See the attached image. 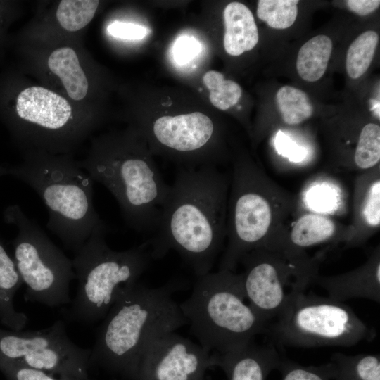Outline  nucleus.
Instances as JSON below:
<instances>
[{
  "label": "nucleus",
  "mask_w": 380,
  "mask_h": 380,
  "mask_svg": "<svg viewBox=\"0 0 380 380\" xmlns=\"http://www.w3.org/2000/svg\"><path fill=\"white\" fill-rule=\"evenodd\" d=\"M230 177L213 165L176 173L159 225L148 240L153 260L175 251L197 277L210 272L227 239Z\"/></svg>",
  "instance_id": "1"
},
{
  "label": "nucleus",
  "mask_w": 380,
  "mask_h": 380,
  "mask_svg": "<svg viewBox=\"0 0 380 380\" xmlns=\"http://www.w3.org/2000/svg\"><path fill=\"white\" fill-rule=\"evenodd\" d=\"M183 287L179 281L157 288L137 282L104 317L91 349L90 365L136 380L147 345L157 336L188 324L172 298V294Z\"/></svg>",
  "instance_id": "2"
},
{
  "label": "nucleus",
  "mask_w": 380,
  "mask_h": 380,
  "mask_svg": "<svg viewBox=\"0 0 380 380\" xmlns=\"http://www.w3.org/2000/svg\"><path fill=\"white\" fill-rule=\"evenodd\" d=\"M139 144L129 134L95 137L77 163L112 194L132 229L154 233L171 186Z\"/></svg>",
  "instance_id": "3"
},
{
  "label": "nucleus",
  "mask_w": 380,
  "mask_h": 380,
  "mask_svg": "<svg viewBox=\"0 0 380 380\" xmlns=\"http://www.w3.org/2000/svg\"><path fill=\"white\" fill-rule=\"evenodd\" d=\"M9 175L32 187L45 204L48 229L68 248L77 251L99 230H108L96 213L93 180L72 153L24 151L23 161Z\"/></svg>",
  "instance_id": "4"
},
{
  "label": "nucleus",
  "mask_w": 380,
  "mask_h": 380,
  "mask_svg": "<svg viewBox=\"0 0 380 380\" xmlns=\"http://www.w3.org/2000/svg\"><path fill=\"white\" fill-rule=\"evenodd\" d=\"M296 198L247 160L234 165L227 201V243L218 270L234 272L243 255L267 246L288 227Z\"/></svg>",
  "instance_id": "5"
},
{
  "label": "nucleus",
  "mask_w": 380,
  "mask_h": 380,
  "mask_svg": "<svg viewBox=\"0 0 380 380\" xmlns=\"http://www.w3.org/2000/svg\"><path fill=\"white\" fill-rule=\"evenodd\" d=\"M12 85L6 117L24 151L72 153L99 123V115L82 108L25 75Z\"/></svg>",
  "instance_id": "6"
},
{
  "label": "nucleus",
  "mask_w": 380,
  "mask_h": 380,
  "mask_svg": "<svg viewBox=\"0 0 380 380\" xmlns=\"http://www.w3.org/2000/svg\"><path fill=\"white\" fill-rule=\"evenodd\" d=\"M245 300L241 274L218 270L197 277L191 295L179 307L200 345L222 355L266 333L267 324Z\"/></svg>",
  "instance_id": "7"
},
{
  "label": "nucleus",
  "mask_w": 380,
  "mask_h": 380,
  "mask_svg": "<svg viewBox=\"0 0 380 380\" xmlns=\"http://www.w3.org/2000/svg\"><path fill=\"white\" fill-rule=\"evenodd\" d=\"M108 231L94 232L75 252L72 260L78 286L65 315L68 321L91 324L103 319L153 260L148 240L125 251H114L105 239Z\"/></svg>",
  "instance_id": "8"
},
{
  "label": "nucleus",
  "mask_w": 380,
  "mask_h": 380,
  "mask_svg": "<svg viewBox=\"0 0 380 380\" xmlns=\"http://www.w3.org/2000/svg\"><path fill=\"white\" fill-rule=\"evenodd\" d=\"M281 234L267 246L242 256L239 263L242 286L248 305L269 324L279 317L292 299L312 283L324 255L309 256L289 248Z\"/></svg>",
  "instance_id": "9"
},
{
  "label": "nucleus",
  "mask_w": 380,
  "mask_h": 380,
  "mask_svg": "<svg viewBox=\"0 0 380 380\" xmlns=\"http://www.w3.org/2000/svg\"><path fill=\"white\" fill-rule=\"evenodd\" d=\"M305 292L296 296L267 324L265 335L275 345L348 347L375 338V330L343 303Z\"/></svg>",
  "instance_id": "10"
},
{
  "label": "nucleus",
  "mask_w": 380,
  "mask_h": 380,
  "mask_svg": "<svg viewBox=\"0 0 380 380\" xmlns=\"http://www.w3.org/2000/svg\"><path fill=\"white\" fill-rule=\"evenodd\" d=\"M4 219L18 229L12 241L13 260L26 286L25 300L51 308L70 303V284L76 279L72 260L19 205L8 206Z\"/></svg>",
  "instance_id": "11"
},
{
  "label": "nucleus",
  "mask_w": 380,
  "mask_h": 380,
  "mask_svg": "<svg viewBox=\"0 0 380 380\" xmlns=\"http://www.w3.org/2000/svg\"><path fill=\"white\" fill-rule=\"evenodd\" d=\"M25 72L75 105L98 113L99 75L83 40L21 42Z\"/></svg>",
  "instance_id": "12"
},
{
  "label": "nucleus",
  "mask_w": 380,
  "mask_h": 380,
  "mask_svg": "<svg viewBox=\"0 0 380 380\" xmlns=\"http://www.w3.org/2000/svg\"><path fill=\"white\" fill-rule=\"evenodd\" d=\"M90 348L75 343L63 320L34 331L0 329V355L19 365L58 376L90 380Z\"/></svg>",
  "instance_id": "13"
},
{
  "label": "nucleus",
  "mask_w": 380,
  "mask_h": 380,
  "mask_svg": "<svg viewBox=\"0 0 380 380\" xmlns=\"http://www.w3.org/2000/svg\"><path fill=\"white\" fill-rule=\"evenodd\" d=\"M218 355L174 331L152 340L144 350L136 380H203L217 367Z\"/></svg>",
  "instance_id": "14"
},
{
  "label": "nucleus",
  "mask_w": 380,
  "mask_h": 380,
  "mask_svg": "<svg viewBox=\"0 0 380 380\" xmlns=\"http://www.w3.org/2000/svg\"><path fill=\"white\" fill-rule=\"evenodd\" d=\"M98 0L38 2L34 17L23 31L21 42L48 39L83 40L96 15Z\"/></svg>",
  "instance_id": "15"
},
{
  "label": "nucleus",
  "mask_w": 380,
  "mask_h": 380,
  "mask_svg": "<svg viewBox=\"0 0 380 380\" xmlns=\"http://www.w3.org/2000/svg\"><path fill=\"white\" fill-rule=\"evenodd\" d=\"M156 143L161 148L184 158L189 163H198L197 157L213 139V120L201 112L177 115H165L157 118L151 128Z\"/></svg>",
  "instance_id": "16"
},
{
  "label": "nucleus",
  "mask_w": 380,
  "mask_h": 380,
  "mask_svg": "<svg viewBox=\"0 0 380 380\" xmlns=\"http://www.w3.org/2000/svg\"><path fill=\"white\" fill-rule=\"evenodd\" d=\"M379 166L359 172L355 177L352 222L341 241L346 248L362 246L379 230Z\"/></svg>",
  "instance_id": "17"
},
{
  "label": "nucleus",
  "mask_w": 380,
  "mask_h": 380,
  "mask_svg": "<svg viewBox=\"0 0 380 380\" xmlns=\"http://www.w3.org/2000/svg\"><path fill=\"white\" fill-rule=\"evenodd\" d=\"M312 284L324 289L329 298L341 302L365 298L380 302V248L371 253L367 261L350 271L331 276L315 277Z\"/></svg>",
  "instance_id": "18"
},
{
  "label": "nucleus",
  "mask_w": 380,
  "mask_h": 380,
  "mask_svg": "<svg viewBox=\"0 0 380 380\" xmlns=\"http://www.w3.org/2000/svg\"><path fill=\"white\" fill-rule=\"evenodd\" d=\"M274 343L258 345L253 341L218 355V365L228 380H266L269 374L278 369L281 360Z\"/></svg>",
  "instance_id": "19"
},
{
  "label": "nucleus",
  "mask_w": 380,
  "mask_h": 380,
  "mask_svg": "<svg viewBox=\"0 0 380 380\" xmlns=\"http://www.w3.org/2000/svg\"><path fill=\"white\" fill-rule=\"evenodd\" d=\"M346 227L327 215L305 213L287 229L284 243L291 250L305 252L319 244L341 243Z\"/></svg>",
  "instance_id": "20"
},
{
  "label": "nucleus",
  "mask_w": 380,
  "mask_h": 380,
  "mask_svg": "<svg viewBox=\"0 0 380 380\" xmlns=\"http://www.w3.org/2000/svg\"><path fill=\"white\" fill-rule=\"evenodd\" d=\"M223 17V44L226 52L238 56L252 50L258 42L259 35L251 10L242 3L231 2L224 8Z\"/></svg>",
  "instance_id": "21"
},
{
  "label": "nucleus",
  "mask_w": 380,
  "mask_h": 380,
  "mask_svg": "<svg viewBox=\"0 0 380 380\" xmlns=\"http://www.w3.org/2000/svg\"><path fill=\"white\" fill-rule=\"evenodd\" d=\"M22 284L14 260L0 239V322L14 331L23 330L28 321L26 314L17 311L14 305Z\"/></svg>",
  "instance_id": "22"
},
{
  "label": "nucleus",
  "mask_w": 380,
  "mask_h": 380,
  "mask_svg": "<svg viewBox=\"0 0 380 380\" xmlns=\"http://www.w3.org/2000/svg\"><path fill=\"white\" fill-rule=\"evenodd\" d=\"M322 366L331 380H380L378 354L348 355L335 353Z\"/></svg>",
  "instance_id": "23"
},
{
  "label": "nucleus",
  "mask_w": 380,
  "mask_h": 380,
  "mask_svg": "<svg viewBox=\"0 0 380 380\" xmlns=\"http://www.w3.org/2000/svg\"><path fill=\"white\" fill-rule=\"evenodd\" d=\"M331 39L324 34L317 35L300 49L296 69L299 76L305 81L315 82L324 74L332 51Z\"/></svg>",
  "instance_id": "24"
},
{
  "label": "nucleus",
  "mask_w": 380,
  "mask_h": 380,
  "mask_svg": "<svg viewBox=\"0 0 380 380\" xmlns=\"http://www.w3.org/2000/svg\"><path fill=\"white\" fill-rule=\"evenodd\" d=\"M276 101L284 122L296 125L311 117L313 107L308 95L294 87L284 86L277 92Z\"/></svg>",
  "instance_id": "25"
},
{
  "label": "nucleus",
  "mask_w": 380,
  "mask_h": 380,
  "mask_svg": "<svg viewBox=\"0 0 380 380\" xmlns=\"http://www.w3.org/2000/svg\"><path fill=\"white\" fill-rule=\"evenodd\" d=\"M379 42L377 33L367 30L359 35L350 45L346 60V71L352 79H357L368 70Z\"/></svg>",
  "instance_id": "26"
},
{
  "label": "nucleus",
  "mask_w": 380,
  "mask_h": 380,
  "mask_svg": "<svg viewBox=\"0 0 380 380\" xmlns=\"http://www.w3.org/2000/svg\"><path fill=\"white\" fill-rule=\"evenodd\" d=\"M380 162V127L369 122L361 129L354 156V169L359 172L370 170Z\"/></svg>",
  "instance_id": "27"
},
{
  "label": "nucleus",
  "mask_w": 380,
  "mask_h": 380,
  "mask_svg": "<svg viewBox=\"0 0 380 380\" xmlns=\"http://www.w3.org/2000/svg\"><path fill=\"white\" fill-rule=\"evenodd\" d=\"M203 82L209 90L211 103L220 110H225L234 106L241 96L242 90L239 84L233 80H226L220 72L208 71L203 77Z\"/></svg>",
  "instance_id": "28"
},
{
  "label": "nucleus",
  "mask_w": 380,
  "mask_h": 380,
  "mask_svg": "<svg viewBox=\"0 0 380 380\" xmlns=\"http://www.w3.org/2000/svg\"><path fill=\"white\" fill-rule=\"evenodd\" d=\"M298 3V0H260L257 15L272 28L286 29L297 18Z\"/></svg>",
  "instance_id": "29"
},
{
  "label": "nucleus",
  "mask_w": 380,
  "mask_h": 380,
  "mask_svg": "<svg viewBox=\"0 0 380 380\" xmlns=\"http://www.w3.org/2000/svg\"><path fill=\"white\" fill-rule=\"evenodd\" d=\"M0 371L6 380H83L71 376H58L41 369L25 367L1 355Z\"/></svg>",
  "instance_id": "30"
},
{
  "label": "nucleus",
  "mask_w": 380,
  "mask_h": 380,
  "mask_svg": "<svg viewBox=\"0 0 380 380\" xmlns=\"http://www.w3.org/2000/svg\"><path fill=\"white\" fill-rule=\"evenodd\" d=\"M281 380H331L322 366H304L282 356L278 369Z\"/></svg>",
  "instance_id": "31"
},
{
  "label": "nucleus",
  "mask_w": 380,
  "mask_h": 380,
  "mask_svg": "<svg viewBox=\"0 0 380 380\" xmlns=\"http://www.w3.org/2000/svg\"><path fill=\"white\" fill-rule=\"evenodd\" d=\"M201 51V43L193 36L182 35L178 37L172 46V58L179 65H186Z\"/></svg>",
  "instance_id": "32"
},
{
  "label": "nucleus",
  "mask_w": 380,
  "mask_h": 380,
  "mask_svg": "<svg viewBox=\"0 0 380 380\" xmlns=\"http://www.w3.org/2000/svg\"><path fill=\"white\" fill-rule=\"evenodd\" d=\"M107 32L114 38L139 40L146 37L148 30L146 27L119 20H115L107 27Z\"/></svg>",
  "instance_id": "33"
},
{
  "label": "nucleus",
  "mask_w": 380,
  "mask_h": 380,
  "mask_svg": "<svg viewBox=\"0 0 380 380\" xmlns=\"http://www.w3.org/2000/svg\"><path fill=\"white\" fill-rule=\"evenodd\" d=\"M275 146L279 153L287 156L290 161L298 163L304 160L307 156L305 148L292 141L283 132L279 131L275 140Z\"/></svg>",
  "instance_id": "34"
},
{
  "label": "nucleus",
  "mask_w": 380,
  "mask_h": 380,
  "mask_svg": "<svg viewBox=\"0 0 380 380\" xmlns=\"http://www.w3.org/2000/svg\"><path fill=\"white\" fill-rule=\"evenodd\" d=\"M346 5L349 10L359 15H366L377 9L380 5L379 0H348Z\"/></svg>",
  "instance_id": "35"
},
{
  "label": "nucleus",
  "mask_w": 380,
  "mask_h": 380,
  "mask_svg": "<svg viewBox=\"0 0 380 380\" xmlns=\"http://www.w3.org/2000/svg\"><path fill=\"white\" fill-rule=\"evenodd\" d=\"M7 175H9V168L0 165V177Z\"/></svg>",
  "instance_id": "36"
},
{
  "label": "nucleus",
  "mask_w": 380,
  "mask_h": 380,
  "mask_svg": "<svg viewBox=\"0 0 380 380\" xmlns=\"http://www.w3.org/2000/svg\"><path fill=\"white\" fill-rule=\"evenodd\" d=\"M204 380V379H203Z\"/></svg>",
  "instance_id": "37"
}]
</instances>
